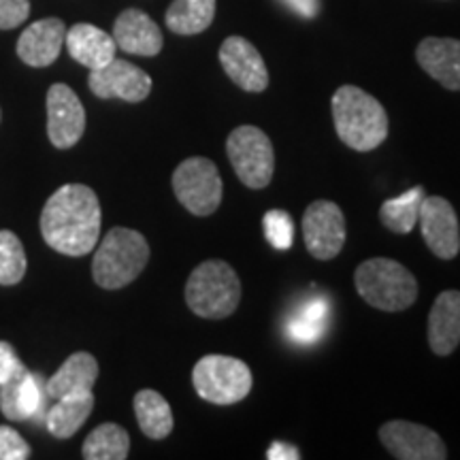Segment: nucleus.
Instances as JSON below:
<instances>
[{
  "mask_svg": "<svg viewBox=\"0 0 460 460\" xmlns=\"http://www.w3.org/2000/svg\"><path fill=\"white\" fill-rule=\"evenodd\" d=\"M267 458L269 460H298L301 458V454L295 446H288L284 441H275L271 444V447L267 450Z\"/></svg>",
  "mask_w": 460,
  "mask_h": 460,
  "instance_id": "obj_33",
  "label": "nucleus"
},
{
  "mask_svg": "<svg viewBox=\"0 0 460 460\" xmlns=\"http://www.w3.org/2000/svg\"><path fill=\"white\" fill-rule=\"evenodd\" d=\"M24 371H26L24 362H22L20 356L15 354L13 345L7 341H0V386Z\"/></svg>",
  "mask_w": 460,
  "mask_h": 460,
  "instance_id": "obj_32",
  "label": "nucleus"
},
{
  "mask_svg": "<svg viewBox=\"0 0 460 460\" xmlns=\"http://www.w3.org/2000/svg\"><path fill=\"white\" fill-rule=\"evenodd\" d=\"M31 15V0H0V31L24 24Z\"/></svg>",
  "mask_w": 460,
  "mask_h": 460,
  "instance_id": "obj_31",
  "label": "nucleus"
},
{
  "mask_svg": "<svg viewBox=\"0 0 460 460\" xmlns=\"http://www.w3.org/2000/svg\"><path fill=\"white\" fill-rule=\"evenodd\" d=\"M65 45L73 60H77L90 71L109 65L118 51L111 34L92 24H75L71 31H66Z\"/></svg>",
  "mask_w": 460,
  "mask_h": 460,
  "instance_id": "obj_20",
  "label": "nucleus"
},
{
  "mask_svg": "<svg viewBox=\"0 0 460 460\" xmlns=\"http://www.w3.org/2000/svg\"><path fill=\"white\" fill-rule=\"evenodd\" d=\"M354 286L360 298L379 312H405L418 298V281L410 269L390 258H371L356 269Z\"/></svg>",
  "mask_w": 460,
  "mask_h": 460,
  "instance_id": "obj_4",
  "label": "nucleus"
},
{
  "mask_svg": "<svg viewBox=\"0 0 460 460\" xmlns=\"http://www.w3.org/2000/svg\"><path fill=\"white\" fill-rule=\"evenodd\" d=\"M88 85L99 99H122L126 102L146 101L152 92V77L143 68L113 58L109 65L90 71Z\"/></svg>",
  "mask_w": 460,
  "mask_h": 460,
  "instance_id": "obj_13",
  "label": "nucleus"
},
{
  "mask_svg": "<svg viewBox=\"0 0 460 460\" xmlns=\"http://www.w3.org/2000/svg\"><path fill=\"white\" fill-rule=\"evenodd\" d=\"M424 243L437 258L452 261L460 252V224L456 209L444 197H424L418 214Z\"/></svg>",
  "mask_w": 460,
  "mask_h": 460,
  "instance_id": "obj_11",
  "label": "nucleus"
},
{
  "mask_svg": "<svg viewBox=\"0 0 460 460\" xmlns=\"http://www.w3.org/2000/svg\"><path fill=\"white\" fill-rule=\"evenodd\" d=\"M85 132V109L79 96L65 84H54L48 92V137L58 149L77 146Z\"/></svg>",
  "mask_w": 460,
  "mask_h": 460,
  "instance_id": "obj_14",
  "label": "nucleus"
},
{
  "mask_svg": "<svg viewBox=\"0 0 460 460\" xmlns=\"http://www.w3.org/2000/svg\"><path fill=\"white\" fill-rule=\"evenodd\" d=\"M345 237V216L332 200H314L303 216L305 247L315 261H332L341 254Z\"/></svg>",
  "mask_w": 460,
  "mask_h": 460,
  "instance_id": "obj_9",
  "label": "nucleus"
},
{
  "mask_svg": "<svg viewBox=\"0 0 460 460\" xmlns=\"http://www.w3.org/2000/svg\"><path fill=\"white\" fill-rule=\"evenodd\" d=\"M66 39L65 22L58 17H45L34 22L17 39V56L28 66L43 68L54 65L60 56L62 45Z\"/></svg>",
  "mask_w": 460,
  "mask_h": 460,
  "instance_id": "obj_16",
  "label": "nucleus"
},
{
  "mask_svg": "<svg viewBox=\"0 0 460 460\" xmlns=\"http://www.w3.org/2000/svg\"><path fill=\"white\" fill-rule=\"evenodd\" d=\"M113 41L119 49L132 56H158L164 39L156 22L141 9H126L113 24Z\"/></svg>",
  "mask_w": 460,
  "mask_h": 460,
  "instance_id": "obj_17",
  "label": "nucleus"
},
{
  "mask_svg": "<svg viewBox=\"0 0 460 460\" xmlns=\"http://www.w3.org/2000/svg\"><path fill=\"white\" fill-rule=\"evenodd\" d=\"M226 154L234 175L250 190L267 188L275 172V149L258 126H239L228 135Z\"/></svg>",
  "mask_w": 460,
  "mask_h": 460,
  "instance_id": "obj_7",
  "label": "nucleus"
},
{
  "mask_svg": "<svg viewBox=\"0 0 460 460\" xmlns=\"http://www.w3.org/2000/svg\"><path fill=\"white\" fill-rule=\"evenodd\" d=\"M460 343V292L446 290L429 314V345L437 356H450Z\"/></svg>",
  "mask_w": 460,
  "mask_h": 460,
  "instance_id": "obj_19",
  "label": "nucleus"
},
{
  "mask_svg": "<svg viewBox=\"0 0 460 460\" xmlns=\"http://www.w3.org/2000/svg\"><path fill=\"white\" fill-rule=\"evenodd\" d=\"M147 261L149 243L139 230L115 226L96 247L92 275L105 290H119L139 278Z\"/></svg>",
  "mask_w": 460,
  "mask_h": 460,
  "instance_id": "obj_3",
  "label": "nucleus"
},
{
  "mask_svg": "<svg viewBox=\"0 0 460 460\" xmlns=\"http://www.w3.org/2000/svg\"><path fill=\"white\" fill-rule=\"evenodd\" d=\"M48 399V379L28 369L0 386V411L11 422H24L31 418L45 422L49 410Z\"/></svg>",
  "mask_w": 460,
  "mask_h": 460,
  "instance_id": "obj_12",
  "label": "nucleus"
},
{
  "mask_svg": "<svg viewBox=\"0 0 460 460\" xmlns=\"http://www.w3.org/2000/svg\"><path fill=\"white\" fill-rule=\"evenodd\" d=\"M130 452V437L119 424L105 422L96 427L84 441L85 460H126Z\"/></svg>",
  "mask_w": 460,
  "mask_h": 460,
  "instance_id": "obj_26",
  "label": "nucleus"
},
{
  "mask_svg": "<svg viewBox=\"0 0 460 460\" xmlns=\"http://www.w3.org/2000/svg\"><path fill=\"white\" fill-rule=\"evenodd\" d=\"M424 197H427L424 188L416 186L407 190L401 197L384 200L382 207H379V222L396 234L411 233L413 226L418 224L420 203H422Z\"/></svg>",
  "mask_w": 460,
  "mask_h": 460,
  "instance_id": "obj_27",
  "label": "nucleus"
},
{
  "mask_svg": "<svg viewBox=\"0 0 460 460\" xmlns=\"http://www.w3.org/2000/svg\"><path fill=\"white\" fill-rule=\"evenodd\" d=\"M332 122L341 143L354 152H373L388 137V113L376 96L356 85H341L332 94Z\"/></svg>",
  "mask_w": 460,
  "mask_h": 460,
  "instance_id": "obj_2",
  "label": "nucleus"
},
{
  "mask_svg": "<svg viewBox=\"0 0 460 460\" xmlns=\"http://www.w3.org/2000/svg\"><path fill=\"white\" fill-rule=\"evenodd\" d=\"M420 68L446 90L460 92V41L450 37H427L416 49Z\"/></svg>",
  "mask_w": 460,
  "mask_h": 460,
  "instance_id": "obj_18",
  "label": "nucleus"
},
{
  "mask_svg": "<svg viewBox=\"0 0 460 460\" xmlns=\"http://www.w3.org/2000/svg\"><path fill=\"white\" fill-rule=\"evenodd\" d=\"M216 17V0H172L164 22L171 32L181 37L205 32Z\"/></svg>",
  "mask_w": 460,
  "mask_h": 460,
  "instance_id": "obj_25",
  "label": "nucleus"
},
{
  "mask_svg": "<svg viewBox=\"0 0 460 460\" xmlns=\"http://www.w3.org/2000/svg\"><path fill=\"white\" fill-rule=\"evenodd\" d=\"M31 456V446L17 430L0 427V460H26Z\"/></svg>",
  "mask_w": 460,
  "mask_h": 460,
  "instance_id": "obj_30",
  "label": "nucleus"
},
{
  "mask_svg": "<svg viewBox=\"0 0 460 460\" xmlns=\"http://www.w3.org/2000/svg\"><path fill=\"white\" fill-rule=\"evenodd\" d=\"M220 65L230 82L243 92L261 94L269 88V71L261 51L243 37H228L220 48Z\"/></svg>",
  "mask_w": 460,
  "mask_h": 460,
  "instance_id": "obj_15",
  "label": "nucleus"
},
{
  "mask_svg": "<svg viewBox=\"0 0 460 460\" xmlns=\"http://www.w3.org/2000/svg\"><path fill=\"white\" fill-rule=\"evenodd\" d=\"M99 379V362L88 352H75L65 360V365L48 379L49 399L90 393Z\"/></svg>",
  "mask_w": 460,
  "mask_h": 460,
  "instance_id": "obj_21",
  "label": "nucleus"
},
{
  "mask_svg": "<svg viewBox=\"0 0 460 460\" xmlns=\"http://www.w3.org/2000/svg\"><path fill=\"white\" fill-rule=\"evenodd\" d=\"M331 303L324 296H312L309 301L298 305L288 318L286 331L292 341L301 345H312L329 329Z\"/></svg>",
  "mask_w": 460,
  "mask_h": 460,
  "instance_id": "obj_23",
  "label": "nucleus"
},
{
  "mask_svg": "<svg viewBox=\"0 0 460 460\" xmlns=\"http://www.w3.org/2000/svg\"><path fill=\"white\" fill-rule=\"evenodd\" d=\"M192 384L203 401L214 405H234L254 386L250 367L224 354H207L192 369Z\"/></svg>",
  "mask_w": 460,
  "mask_h": 460,
  "instance_id": "obj_6",
  "label": "nucleus"
},
{
  "mask_svg": "<svg viewBox=\"0 0 460 460\" xmlns=\"http://www.w3.org/2000/svg\"><path fill=\"white\" fill-rule=\"evenodd\" d=\"M264 234H267L269 243H271L275 250H290L292 243H295V222L288 211L284 209H271L267 211L262 220Z\"/></svg>",
  "mask_w": 460,
  "mask_h": 460,
  "instance_id": "obj_29",
  "label": "nucleus"
},
{
  "mask_svg": "<svg viewBox=\"0 0 460 460\" xmlns=\"http://www.w3.org/2000/svg\"><path fill=\"white\" fill-rule=\"evenodd\" d=\"M135 413L139 429L149 439H164L175 427L169 401L156 390L146 388L135 394Z\"/></svg>",
  "mask_w": 460,
  "mask_h": 460,
  "instance_id": "obj_24",
  "label": "nucleus"
},
{
  "mask_svg": "<svg viewBox=\"0 0 460 460\" xmlns=\"http://www.w3.org/2000/svg\"><path fill=\"white\" fill-rule=\"evenodd\" d=\"M186 303L194 315L205 320H224L237 312L241 279L224 261L200 262L186 281Z\"/></svg>",
  "mask_w": 460,
  "mask_h": 460,
  "instance_id": "obj_5",
  "label": "nucleus"
},
{
  "mask_svg": "<svg viewBox=\"0 0 460 460\" xmlns=\"http://www.w3.org/2000/svg\"><path fill=\"white\" fill-rule=\"evenodd\" d=\"M172 192L192 216L216 214L222 205L224 183L217 166L209 158L194 156L183 160L172 172Z\"/></svg>",
  "mask_w": 460,
  "mask_h": 460,
  "instance_id": "obj_8",
  "label": "nucleus"
},
{
  "mask_svg": "<svg viewBox=\"0 0 460 460\" xmlns=\"http://www.w3.org/2000/svg\"><path fill=\"white\" fill-rule=\"evenodd\" d=\"M92 410H94V394H92V390L90 393L62 396L48 410L45 427L58 439H68V437H73L84 427Z\"/></svg>",
  "mask_w": 460,
  "mask_h": 460,
  "instance_id": "obj_22",
  "label": "nucleus"
},
{
  "mask_svg": "<svg viewBox=\"0 0 460 460\" xmlns=\"http://www.w3.org/2000/svg\"><path fill=\"white\" fill-rule=\"evenodd\" d=\"M286 3L303 17H315L320 11V0H286Z\"/></svg>",
  "mask_w": 460,
  "mask_h": 460,
  "instance_id": "obj_34",
  "label": "nucleus"
},
{
  "mask_svg": "<svg viewBox=\"0 0 460 460\" xmlns=\"http://www.w3.org/2000/svg\"><path fill=\"white\" fill-rule=\"evenodd\" d=\"M101 203L84 183H66L48 199L41 214V234L51 250L65 256H85L101 237Z\"/></svg>",
  "mask_w": 460,
  "mask_h": 460,
  "instance_id": "obj_1",
  "label": "nucleus"
},
{
  "mask_svg": "<svg viewBox=\"0 0 460 460\" xmlns=\"http://www.w3.org/2000/svg\"><path fill=\"white\" fill-rule=\"evenodd\" d=\"M26 252L20 237L11 230H0V286H15L26 275Z\"/></svg>",
  "mask_w": 460,
  "mask_h": 460,
  "instance_id": "obj_28",
  "label": "nucleus"
},
{
  "mask_svg": "<svg viewBox=\"0 0 460 460\" xmlns=\"http://www.w3.org/2000/svg\"><path fill=\"white\" fill-rule=\"evenodd\" d=\"M379 441L399 460H446L447 447L433 429L410 420H390L379 429Z\"/></svg>",
  "mask_w": 460,
  "mask_h": 460,
  "instance_id": "obj_10",
  "label": "nucleus"
}]
</instances>
